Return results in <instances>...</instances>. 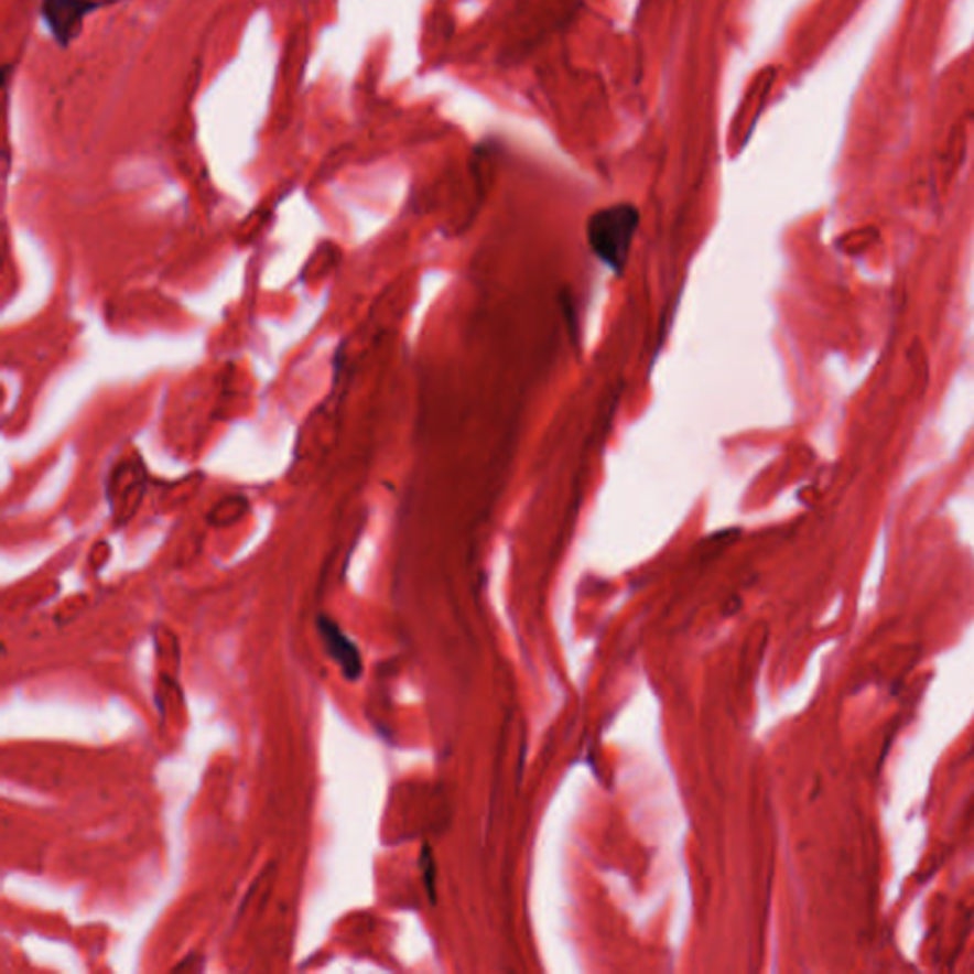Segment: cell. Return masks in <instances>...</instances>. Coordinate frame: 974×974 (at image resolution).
<instances>
[{
	"mask_svg": "<svg viewBox=\"0 0 974 974\" xmlns=\"http://www.w3.org/2000/svg\"><path fill=\"white\" fill-rule=\"evenodd\" d=\"M640 227V212L620 203L594 212L586 221V242L594 256L615 274L627 271L634 237Z\"/></svg>",
	"mask_w": 974,
	"mask_h": 974,
	"instance_id": "6da1fadb",
	"label": "cell"
},
{
	"mask_svg": "<svg viewBox=\"0 0 974 974\" xmlns=\"http://www.w3.org/2000/svg\"><path fill=\"white\" fill-rule=\"evenodd\" d=\"M343 423V397L335 392L318 405L301 429L297 446L293 453V481H303L316 473L332 453Z\"/></svg>",
	"mask_w": 974,
	"mask_h": 974,
	"instance_id": "7a4b0ae2",
	"label": "cell"
},
{
	"mask_svg": "<svg viewBox=\"0 0 974 974\" xmlns=\"http://www.w3.org/2000/svg\"><path fill=\"white\" fill-rule=\"evenodd\" d=\"M107 4L109 0H42V18L57 44L67 48L77 41L86 18Z\"/></svg>",
	"mask_w": 974,
	"mask_h": 974,
	"instance_id": "3957f363",
	"label": "cell"
},
{
	"mask_svg": "<svg viewBox=\"0 0 974 974\" xmlns=\"http://www.w3.org/2000/svg\"><path fill=\"white\" fill-rule=\"evenodd\" d=\"M147 473L138 459L125 461L115 468L109 480V502L119 522L132 518L145 494Z\"/></svg>",
	"mask_w": 974,
	"mask_h": 974,
	"instance_id": "277c9868",
	"label": "cell"
},
{
	"mask_svg": "<svg viewBox=\"0 0 974 974\" xmlns=\"http://www.w3.org/2000/svg\"><path fill=\"white\" fill-rule=\"evenodd\" d=\"M316 628L321 634L327 657L342 669L343 675L347 678L348 682L360 680L364 662L360 649L356 648L355 641L350 640L347 634L343 632L342 627L334 619H329L327 615L316 617Z\"/></svg>",
	"mask_w": 974,
	"mask_h": 974,
	"instance_id": "5b68a950",
	"label": "cell"
},
{
	"mask_svg": "<svg viewBox=\"0 0 974 974\" xmlns=\"http://www.w3.org/2000/svg\"><path fill=\"white\" fill-rule=\"evenodd\" d=\"M248 499L242 495H230L217 502L216 507L209 510L208 522L216 528H225L230 523H237L246 512H248Z\"/></svg>",
	"mask_w": 974,
	"mask_h": 974,
	"instance_id": "8992f818",
	"label": "cell"
},
{
	"mask_svg": "<svg viewBox=\"0 0 974 974\" xmlns=\"http://www.w3.org/2000/svg\"><path fill=\"white\" fill-rule=\"evenodd\" d=\"M335 251L337 250L332 248V250H318V253H314L313 259L305 267L306 279L313 280L318 277L322 279L324 274L332 271L335 267Z\"/></svg>",
	"mask_w": 974,
	"mask_h": 974,
	"instance_id": "52a82bcc",
	"label": "cell"
},
{
	"mask_svg": "<svg viewBox=\"0 0 974 974\" xmlns=\"http://www.w3.org/2000/svg\"><path fill=\"white\" fill-rule=\"evenodd\" d=\"M421 870H423V877H425V887L426 891H429V897H431V902H436V864H434L429 845H425L423 853H421Z\"/></svg>",
	"mask_w": 974,
	"mask_h": 974,
	"instance_id": "ba28073f",
	"label": "cell"
}]
</instances>
